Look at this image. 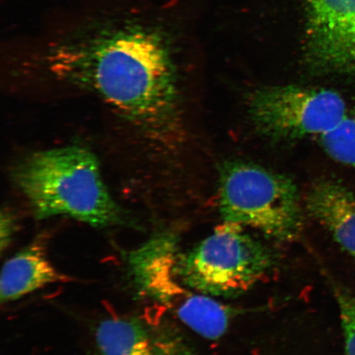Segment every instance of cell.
Listing matches in <instances>:
<instances>
[{"instance_id": "ba28073f", "label": "cell", "mask_w": 355, "mask_h": 355, "mask_svg": "<svg viewBox=\"0 0 355 355\" xmlns=\"http://www.w3.org/2000/svg\"><path fill=\"white\" fill-rule=\"evenodd\" d=\"M304 203L309 215L343 250L355 257V196L352 191L336 180H318L310 186Z\"/></svg>"}, {"instance_id": "9c48e42d", "label": "cell", "mask_w": 355, "mask_h": 355, "mask_svg": "<svg viewBox=\"0 0 355 355\" xmlns=\"http://www.w3.org/2000/svg\"><path fill=\"white\" fill-rule=\"evenodd\" d=\"M70 279L49 259L44 243L35 241L3 264L0 300L2 304L10 303L53 284Z\"/></svg>"}, {"instance_id": "5b68a950", "label": "cell", "mask_w": 355, "mask_h": 355, "mask_svg": "<svg viewBox=\"0 0 355 355\" xmlns=\"http://www.w3.org/2000/svg\"><path fill=\"white\" fill-rule=\"evenodd\" d=\"M178 248L170 234H158L128 255L133 282L141 294L163 304L186 326L210 340L229 327L230 312L211 296L186 286L175 270Z\"/></svg>"}, {"instance_id": "30bf717a", "label": "cell", "mask_w": 355, "mask_h": 355, "mask_svg": "<svg viewBox=\"0 0 355 355\" xmlns=\"http://www.w3.org/2000/svg\"><path fill=\"white\" fill-rule=\"evenodd\" d=\"M100 355H162L143 322L132 318L101 321L95 332Z\"/></svg>"}, {"instance_id": "3957f363", "label": "cell", "mask_w": 355, "mask_h": 355, "mask_svg": "<svg viewBox=\"0 0 355 355\" xmlns=\"http://www.w3.org/2000/svg\"><path fill=\"white\" fill-rule=\"evenodd\" d=\"M219 209L224 222L255 229L279 241L295 239L303 227L295 182L250 162H229L220 167Z\"/></svg>"}, {"instance_id": "52a82bcc", "label": "cell", "mask_w": 355, "mask_h": 355, "mask_svg": "<svg viewBox=\"0 0 355 355\" xmlns=\"http://www.w3.org/2000/svg\"><path fill=\"white\" fill-rule=\"evenodd\" d=\"M310 68L354 76L355 0H308Z\"/></svg>"}, {"instance_id": "4fadbf2b", "label": "cell", "mask_w": 355, "mask_h": 355, "mask_svg": "<svg viewBox=\"0 0 355 355\" xmlns=\"http://www.w3.org/2000/svg\"><path fill=\"white\" fill-rule=\"evenodd\" d=\"M17 230V220L15 212L8 207L2 208L0 216V245L1 251L10 245Z\"/></svg>"}, {"instance_id": "8992f818", "label": "cell", "mask_w": 355, "mask_h": 355, "mask_svg": "<svg viewBox=\"0 0 355 355\" xmlns=\"http://www.w3.org/2000/svg\"><path fill=\"white\" fill-rule=\"evenodd\" d=\"M348 111L343 97L325 88L268 86L257 89L248 101V112L257 130L276 139L320 137Z\"/></svg>"}, {"instance_id": "9a60e30c", "label": "cell", "mask_w": 355, "mask_h": 355, "mask_svg": "<svg viewBox=\"0 0 355 355\" xmlns=\"http://www.w3.org/2000/svg\"><path fill=\"white\" fill-rule=\"evenodd\" d=\"M354 76L355 77V51H354Z\"/></svg>"}, {"instance_id": "7a4b0ae2", "label": "cell", "mask_w": 355, "mask_h": 355, "mask_svg": "<svg viewBox=\"0 0 355 355\" xmlns=\"http://www.w3.org/2000/svg\"><path fill=\"white\" fill-rule=\"evenodd\" d=\"M8 177L38 220L66 217L97 229L135 225L91 146L71 144L26 153L12 163Z\"/></svg>"}, {"instance_id": "277c9868", "label": "cell", "mask_w": 355, "mask_h": 355, "mask_svg": "<svg viewBox=\"0 0 355 355\" xmlns=\"http://www.w3.org/2000/svg\"><path fill=\"white\" fill-rule=\"evenodd\" d=\"M274 263L272 252L243 226L224 222L192 250H178L175 270L195 291L211 297H233L250 290Z\"/></svg>"}, {"instance_id": "6da1fadb", "label": "cell", "mask_w": 355, "mask_h": 355, "mask_svg": "<svg viewBox=\"0 0 355 355\" xmlns=\"http://www.w3.org/2000/svg\"><path fill=\"white\" fill-rule=\"evenodd\" d=\"M21 96L85 99L99 110V154L125 197L152 202L186 141L179 78L166 44L137 28L61 44L22 71Z\"/></svg>"}, {"instance_id": "7c38bea8", "label": "cell", "mask_w": 355, "mask_h": 355, "mask_svg": "<svg viewBox=\"0 0 355 355\" xmlns=\"http://www.w3.org/2000/svg\"><path fill=\"white\" fill-rule=\"evenodd\" d=\"M332 283L343 332L344 354L355 355V295L347 288Z\"/></svg>"}, {"instance_id": "8fae6325", "label": "cell", "mask_w": 355, "mask_h": 355, "mask_svg": "<svg viewBox=\"0 0 355 355\" xmlns=\"http://www.w3.org/2000/svg\"><path fill=\"white\" fill-rule=\"evenodd\" d=\"M320 143L331 158L355 168V106L333 130L320 137Z\"/></svg>"}, {"instance_id": "5bb4252c", "label": "cell", "mask_w": 355, "mask_h": 355, "mask_svg": "<svg viewBox=\"0 0 355 355\" xmlns=\"http://www.w3.org/2000/svg\"><path fill=\"white\" fill-rule=\"evenodd\" d=\"M168 355H198L191 352V350L184 348L180 347L178 349L173 350L171 352H168Z\"/></svg>"}]
</instances>
